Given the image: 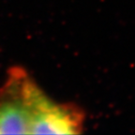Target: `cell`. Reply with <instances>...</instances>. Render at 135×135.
I'll return each instance as SVG.
<instances>
[{
  "label": "cell",
  "instance_id": "cell-2",
  "mask_svg": "<svg viewBox=\"0 0 135 135\" xmlns=\"http://www.w3.org/2000/svg\"><path fill=\"white\" fill-rule=\"evenodd\" d=\"M85 114L73 103H59L38 87L32 101L30 134H79L83 131Z\"/></svg>",
  "mask_w": 135,
  "mask_h": 135
},
{
  "label": "cell",
  "instance_id": "cell-1",
  "mask_svg": "<svg viewBox=\"0 0 135 135\" xmlns=\"http://www.w3.org/2000/svg\"><path fill=\"white\" fill-rule=\"evenodd\" d=\"M35 84V80L23 68L8 70L0 87V134H30V102Z\"/></svg>",
  "mask_w": 135,
  "mask_h": 135
}]
</instances>
